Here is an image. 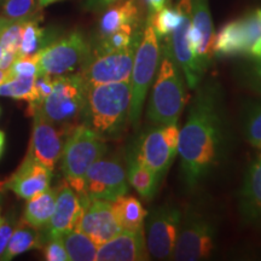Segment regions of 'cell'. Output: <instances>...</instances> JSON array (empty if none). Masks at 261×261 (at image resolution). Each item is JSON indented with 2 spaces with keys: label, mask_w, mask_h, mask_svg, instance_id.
Returning <instances> with one entry per match:
<instances>
[{
  "label": "cell",
  "mask_w": 261,
  "mask_h": 261,
  "mask_svg": "<svg viewBox=\"0 0 261 261\" xmlns=\"http://www.w3.org/2000/svg\"><path fill=\"white\" fill-rule=\"evenodd\" d=\"M197 87L178 142L181 173L189 188H195L213 171L224 146L220 91L214 83Z\"/></svg>",
  "instance_id": "6da1fadb"
},
{
  "label": "cell",
  "mask_w": 261,
  "mask_h": 261,
  "mask_svg": "<svg viewBox=\"0 0 261 261\" xmlns=\"http://www.w3.org/2000/svg\"><path fill=\"white\" fill-rule=\"evenodd\" d=\"M130 84H100L87 86L84 125L103 138L121 136L129 121Z\"/></svg>",
  "instance_id": "7a4b0ae2"
},
{
  "label": "cell",
  "mask_w": 261,
  "mask_h": 261,
  "mask_svg": "<svg viewBox=\"0 0 261 261\" xmlns=\"http://www.w3.org/2000/svg\"><path fill=\"white\" fill-rule=\"evenodd\" d=\"M169 37L162 45L160 69L149 98L146 119L152 125L178 123L188 100L184 75L173 57Z\"/></svg>",
  "instance_id": "3957f363"
},
{
  "label": "cell",
  "mask_w": 261,
  "mask_h": 261,
  "mask_svg": "<svg viewBox=\"0 0 261 261\" xmlns=\"http://www.w3.org/2000/svg\"><path fill=\"white\" fill-rule=\"evenodd\" d=\"M106 138L86 125H79L65 139L62 150V173L65 182L79 196H85V178L89 168L107 154Z\"/></svg>",
  "instance_id": "277c9868"
},
{
  "label": "cell",
  "mask_w": 261,
  "mask_h": 261,
  "mask_svg": "<svg viewBox=\"0 0 261 261\" xmlns=\"http://www.w3.org/2000/svg\"><path fill=\"white\" fill-rule=\"evenodd\" d=\"M160 61H161V46H160L159 38L151 24V19L148 15L145 27L143 29L138 47L136 50L129 79V122L136 129L139 126L146 94H148L150 86L154 83L156 74H158Z\"/></svg>",
  "instance_id": "5b68a950"
},
{
  "label": "cell",
  "mask_w": 261,
  "mask_h": 261,
  "mask_svg": "<svg viewBox=\"0 0 261 261\" xmlns=\"http://www.w3.org/2000/svg\"><path fill=\"white\" fill-rule=\"evenodd\" d=\"M86 93L87 85L81 74L55 76L51 93L45 98L38 110L56 126L69 125L83 115Z\"/></svg>",
  "instance_id": "8992f818"
},
{
  "label": "cell",
  "mask_w": 261,
  "mask_h": 261,
  "mask_svg": "<svg viewBox=\"0 0 261 261\" xmlns=\"http://www.w3.org/2000/svg\"><path fill=\"white\" fill-rule=\"evenodd\" d=\"M179 130L178 123L154 125L140 136L130 154L151 169L161 180L178 154Z\"/></svg>",
  "instance_id": "52a82bcc"
},
{
  "label": "cell",
  "mask_w": 261,
  "mask_h": 261,
  "mask_svg": "<svg viewBox=\"0 0 261 261\" xmlns=\"http://www.w3.org/2000/svg\"><path fill=\"white\" fill-rule=\"evenodd\" d=\"M38 74L60 76L74 73L90 55V45L80 32L44 46L37 54Z\"/></svg>",
  "instance_id": "ba28073f"
},
{
  "label": "cell",
  "mask_w": 261,
  "mask_h": 261,
  "mask_svg": "<svg viewBox=\"0 0 261 261\" xmlns=\"http://www.w3.org/2000/svg\"><path fill=\"white\" fill-rule=\"evenodd\" d=\"M214 221L200 212L182 217L178 240L171 260L196 261L207 259L215 248Z\"/></svg>",
  "instance_id": "9c48e42d"
},
{
  "label": "cell",
  "mask_w": 261,
  "mask_h": 261,
  "mask_svg": "<svg viewBox=\"0 0 261 261\" xmlns=\"http://www.w3.org/2000/svg\"><path fill=\"white\" fill-rule=\"evenodd\" d=\"M139 41L140 39L123 50H96L89 55L80 73L87 86L129 81Z\"/></svg>",
  "instance_id": "30bf717a"
},
{
  "label": "cell",
  "mask_w": 261,
  "mask_h": 261,
  "mask_svg": "<svg viewBox=\"0 0 261 261\" xmlns=\"http://www.w3.org/2000/svg\"><path fill=\"white\" fill-rule=\"evenodd\" d=\"M181 219V211L171 203L161 204L150 212L145 237L150 256L156 260L171 259L178 240Z\"/></svg>",
  "instance_id": "8fae6325"
},
{
  "label": "cell",
  "mask_w": 261,
  "mask_h": 261,
  "mask_svg": "<svg viewBox=\"0 0 261 261\" xmlns=\"http://www.w3.org/2000/svg\"><path fill=\"white\" fill-rule=\"evenodd\" d=\"M128 192L127 173L119 159H99L89 168L85 178V196L113 202Z\"/></svg>",
  "instance_id": "7c38bea8"
},
{
  "label": "cell",
  "mask_w": 261,
  "mask_h": 261,
  "mask_svg": "<svg viewBox=\"0 0 261 261\" xmlns=\"http://www.w3.org/2000/svg\"><path fill=\"white\" fill-rule=\"evenodd\" d=\"M177 9L180 14V22L169 37L173 57L187 79L188 86L196 89L203 79L204 71L201 69L189 44V31L192 23L191 0H178Z\"/></svg>",
  "instance_id": "4fadbf2b"
},
{
  "label": "cell",
  "mask_w": 261,
  "mask_h": 261,
  "mask_svg": "<svg viewBox=\"0 0 261 261\" xmlns=\"http://www.w3.org/2000/svg\"><path fill=\"white\" fill-rule=\"evenodd\" d=\"M80 197L84 211L76 228L86 233L94 243L100 246L123 231L114 214L112 202L93 200L87 196Z\"/></svg>",
  "instance_id": "5bb4252c"
},
{
  "label": "cell",
  "mask_w": 261,
  "mask_h": 261,
  "mask_svg": "<svg viewBox=\"0 0 261 261\" xmlns=\"http://www.w3.org/2000/svg\"><path fill=\"white\" fill-rule=\"evenodd\" d=\"M192 23L189 31V44L201 69L210 67L214 56L215 32L208 0H191Z\"/></svg>",
  "instance_id": "9a60e30c"
},
{
  "label": "cell",
  "mask_w": 261,
  "mask_h": 261,
  "mask_svg": "<svg viewBox=\"0 0 261 261\" xmlns=\"http://www.w3.org/2000/svg\"><path fill=\"white\" fill-rule=\"evenodd\" d=\"M33 116L34 120L28 155L54 172L57 162L61 160L64 145L63 138L56 125L48 121L40 110H35Z\"/></svg>",
  "instance_id": "2e32d148"
},
{
  "label": "cell",
  "mask_w": 261,
  "mask_h": 261,
  "mask_svg": "<svg viewBox=\"0 0 261 261\" xmlns=\"http://www.w3.org/2000/svg\"><path fill=\"white\" fill-rule=\"evenodd\" d=\"M51 180V169L27 154L15 174L6 181V188L18 197L29 200L50 188Z\"/></svg>",
  "instance_id": "e0dca14e"
},
{
  "label": "cell",
  "mask_w": 261,
  "mask_h": 261,
  "mask_svg": "<svg viewBox=\"0 0 261 261\" xmlns=\"http://www.w3.org/2000/svg\"><path fill=\"white\" fill-rule=\"evenodd\" d=\"M149 259L144 230L121 231L98 246L97 261H145Z\"/></svg>",
  "instance_id": "ac0fdd59"
},
{
  "label": "cell",
  "mask_w": 261,
  "mask_h": 261,
  "mask_svg": "<svg viewBox=\"0 0 261 261\" xmlns=\"http://www.w3.org/2000/svg\"><path fill=\"white\" fill-rule=\"evenodd\" d=\"M84 211L83 200L67 182H63L57 192L55 212L48 221L50 238L62 237L76 228Z\"/></svg>",
  "instance_id": "d6986e66"
},
{
  "label": "cell",
  "mask_w": 261,
  "mask_h": 261,
  "mask_svg": "<svg viewBox=\"0 0 261 261\" xmlns=\"http://www.w3.org/2000/svg\"><path fill=\"white\" fill-rule=\"evenodd\" d=\"M99 19L98 35L100 39L107 38L119 29L128 25L138 24L139 4L138 0H122L106 10Z\"/></svg>",
  "instance_id": "ffe728a7"
},
{
  "label": "cell",
  "mask_w": 261,
  "mask_h": 261,
  "mask_svg": "<svg viewBox=\"0 0 261 261\" xmlns=\"http://www.w3.org/2000/svg\"><path fill=\"white\" fill-rule=\"evenodd\" d=\"M57 192L58 188H48L27 200L23 213V223L35 228L46 226L56 207Z\"/></svg>",
  "instance_id": "44dd1931"
},
{
  "label": "cell",
  "mask_w": 261,
  "mask_h": 261,
  "mask_svg": "<svg viewBox=\"0 0 261 261\" xmlns=\"http://www.w3.org/2000/svg\"><path fill=\"white\" fill-rule=\"evenodd\" d=\"M112 207L120 226L123 231L144 230L148 212L135 196H121L112 202Z\"/></svg>",
  "instance_id": "7402d4cb"
},
{
  "label": "cell",
  "mask_w": 261,
  "mask_h": 261,
  "mask_svg": "<svg viewBox=\"0 0 261 261\" xmlns=\"http://www.w3.org/2000/svg\"><path fill=\"white\" fill-rule=\"evenodd\" d=\"M242 208L247 218L261 221V158L247 172L242 189Z\"/></svg>",
  "instance_id": "603a6c76"
},
{
  "label": "cell",
  "mask_w": 261,
  "mask_h": 261,
  "mask_svg": "<svg viewBox=\"0 0 261 261\" xmlns=\"http://www.w3.org/2000/svg\"><path fill=\"white\" fill-rule=\"evenodd\" d=\"M127 180L128 184L140 195L145 201H151L158 191L160 179L151 169L128 155V169H127Z\"/></svg>",
  "instance_id": "cb8c5ba5"
},
{
  "label": "cell",
  "mask_w": 261,
  "mask_h": 261,
  "mask_svg": "<svg viewBox=\"0 0 261 261\" xmlns=\"http://www.w3.org/2000/svg\"><path fill=\"white\" fill-rule=\"evenodd\" d=\"M61 238L70 261H96L98 244L83 231L74 228Z\"/></svg>",
  "instance_id": "d4e9b609"
},
{
  "label": "cell",
  "mask_w": 261,
  "mask_h": 261,
  "mask_svg": "<svg viewBox=\"0 0 261 261\" xmlns=\"http://www.w3.org/2000/svg\"><path fill=\"white\" fill-rule=\"evenodd\" d=\"M40 237L37 232V228L24 223L21 227L14 230L8 246H6V249L0 259L4 261L12 260L19 254H23L32 249H37V248H40Z\"/></svg>",
  "instance_id": "484cf974"
},
{
  "label": "cell",
  "mask_w": 261,
  "mask_h": 261,
  "mask_svg": "<svg viewBox=\"0 0 261 261\" xmlns=\"http://www.w3.org/2000/svg\"><path fill=\"white\" fill-rule=\"evenodd\" d=\"M37 76L38 75H35V76H31V75L11 76L9 74L4 83L0 85V96L25 100L29 104V110L32 112L35 103L34 84Z\"/></svg>",
  "instance_id": "4316f807"
},
{
  "label": "cell",
  "mask_w": 261,
  "mask_h": 261,
  "mask_svg": "<svg viewBox=\"0 0 261 261\" xmlns=\"http://www.w3.org/2000/svg\"><path fill=\"white\" fill-rule=\"evenodd\" d=\"M241 40H242L244 55H249L254 45L261 39V9H256L243 17L234 19Z\"/></svg>",
  "instance_id": "83f0119b"
},
{
  "label": "cell",
  "mask_w": 261,
  "mask_h": 261,
  "mask_svg": "<svg viewBox=\"0 0 261 261\" xmlns=\"http://www.w3.org/2000/svg\"><path fill=\"white\" fill-rule=\"evenodd\" d=\"M45 40V31L38 22L27 19L22 28L21 44L18 48V56H31L40 51Z\"/></svg>",
  "instance_id": "f1b7e54d"
},
{
  "label": "cell",
  "mask_w": 261,
  "mask_h": 261,
  "mask_svg": "<svg viewBox=\"0 0 261 261\" xmlns=\"http://www.w3.org/2000/svg\"><path fill=\"white\" fill-rule=\"evenodd\" d=\"M151 24L154 27V31L160 39H165L166 37L172 35L174 29L178 27L180 22V14H179L177 8H171L166 6L155 14H149Z\"/></svg>",
  "instance_id": "f546056e"
},
{
  "label": "cell",
  "mask_w": 261,
  "mask_h": 261,
  "mask_svg": "<svg viewBox=\"0 0 261 261\" xmlns=\"http://www.w3.org/2000/svg\"><path fill=\"white\" fill-rule=\"evenodd\" d=\"M243 132L248 143L261 149V102L252 104L246 112Z\"/></svg>",
  "instance_id": "4dcf8cb0"
},
{
  "label": "cell",
  "mask_w": 261,
  "mask_h": 261,
  "mask_svg": "<svg viewBox=\"0 0 261 261\" xmlns=\"http://www.w3.org/2000/svg\"><path fill=\"white\" fill-rule=\"evenodd\" d=\"M24 21H10L0 33V46L3 51L14 52L18 55L19 44H21L22 28Z\"/></svg>",
  "instance_id": "1f68e13d"
},
{
  "label": "cell",
  "mask_w": 261,
  "mask_h": 261,
  "mask_svg": "<svg viewBox=\"0 0 261 261\" xmlns=\"http://www.w3.org/2000/svg\"><path fill=\"white\" fill-rule=\"evenodd\" d=\"M35 9V0H6L4 16L11 21H27Z\"/></svg>",
  "instance_id": "d6a6232c"
},
{
  "label": "cell",
  "mask_w": 261,
  "mask_h": 261,
  "mask_svg": "<svg viewBox=\"0 0 261 261\" xmlns=\"http://www.w3.org/2000/svg\"><path fill=\"white\" fill-rule=\"evenodd\" d=\"M52 87H54V77L50 75H39L35 79L34 84V92H35V103L33 107L32 114H34L35 110L41 106V103L44 102L45 98L51 93Z\"/></svg>",
  "instance_id": "836d02e7"
},
{
  "label": "cell",
  "mask_w": 261,
  "mask_h": 261,
  "mask_svg": "<svg viewBox=\"0 0 261 261\" xmlns=\"http://www.w3.org/2000/svg\"><path fill=\"white\" fill-rule=\"evenodd\" d=\"M44 256L47 261H69L67 250L61 237L51 238L44 248Z\"/></svg>",
  "instance_id": "e575fe53"
},
{
  "label": "cell",
  "mask_w": 261,
  "mask_h": 261,
  "mask_svg": "<svg viewBox=\"0 0 261 261\" xmlns=\"http://www.w3.org/2000/svg\"><path fill=\"white\" fill-rule=\"evenodd\" d=\"M122 2V0H85L84 8L87 10V11H103L109 6H112L116 3Z\"/></svg>",
  "instance_id": "d590c367"
},
{
  "label": "cell",
  "mask_w": 261,
  "mask_h": 261,
  "mask_svg": "<svg viewBox=\"0 0 261 261\" xmlns=\"http://www.w3.org/2000/svg\"><path fill=\"white\" fill-rule=\"evenodd\" d=\"M12 232H14L12 225L6 223L5 220L3 221V224L0 225V257H2L3 253H4V250L6 249V246H8Z\"/></svg>",
  "instance_id": "8d00e7d4"
},
{
  "label": "cell",
  "mask_w": 261,
  "mask_h": 261,
  "mask_svg": "<svg viewBox=\"0 0 261 261\" xmlns=\"http://www.w3.org/2000/svg\"><path fill=\"white\" fill-rule=\"evenodd\" d=\"M17 57H18V55L14 54V52L3 51L2 57H0V69L4 70V71H8Z\"/></svg>",
  "instance_id": "74e56055"
},
{
  "label": "cell",
  "mask_w": 261,
  "mask_h": 261,
  "mask_svg": "<svg viewBox=\"0 0 261 261\" xmlns=\"http://www.w3.org/2000/svg\"><path fill=\"white\" fill-rule=\"evenodd\" d=\"M169 0H144L145 5L148 6L149 14H155L168 5Z\"/></svg>",
  "instance_id": "f35d334b"
},
{
  "label": "cell",
  "mask_w": 261,
  "mask_h": 261,
  "mask_svg": "<svg viewBox=\"0 0 261 261\" xmlns=\"http://www.w3.org/2000/svg\"><path fill=\"white\" fill-rule=\"evenodd\" d=\"M249 56H252L254 58L261 57V39L252 47V50L249 52Z\"/></svg>",
  "instance_id": "ab89813d"
},
{
  "label": "cell",
  "mask_w": 261,
  "mask_h": 261,
  "mask_svg": "<svg viewBox=\"0 0 261 261\" xmlns=\"http://www.w3.org/2000/svg\"><path fill=\"white\" fill-rule=\"evenodd\" d=\"M255 75L257 77V81H259L261 85V57L255 58Z\"/></svg>",
  "instance_id": "60d3db41"
},
{
  "label": "cell",
  "mask_w": 261,
  "mask_h": 261,
  "mask_svg": "<svg viewBox=\"0 0 261 261\" xmlns=\"http://www.w3.org/2000/svg\"><path fill=\"white\" fill-rule=\"evenodd\" d=\"M57 2H61V0H38L39 6H40V8H46V6L54 4V3H57Z\"/></svg>",
  "instance_id": "b9f144b4"
},
{
  "label": "cell",
  "mask_w": 261,
  "mask_h": 261,
  "mask_svg": "<svg viewBox=\"0 0 261 261\" xmlns=\"http://www.w3.org/2000/svg\"><path fill=\"white\" fill-rule=\"evenodd\" d=\"M4 144H5V135L3 133V130H0V158H2L3 150H4Z\"/></svg>",
  "instance_id": "7bdbcfd3"
},
{
  "label": "cell",
  "mask_w": 261,
  "mask_h": 261,
  "mask_svg": "<svg viewBox=\"0 0 261 261\" xmlns=\"http://www.w3.org/2000/svg\"><path fill=\"white\" fill-rule=\"evenodd\" d=\"M8 75H9L8 71H4V70L0 69V85H2V84L4 83V81L6 80V77H8Z\"/></svg>",
  "instance_id": "ee69618b"
},
{
  "label": "cell",
  "mask_w": 261,
  "mask_h": 261,
  "mask_svg": "<svg viewBox=\"0 0 261 261\" xmlns=\"http://www.w3.org/2000/svg\"><path fill=\"white\" fill-rule=\"evenodd\" d=\"M4 220H5V219H4V218H3V217H2V215H0V225H2V224H3V221H4Z\"/></svg>",
  "instance_id": "f6af8a7d"
},
{
  "label": "cell",
  "mask_w": 261,
  "mask_h": 261,
  "mask_svg": "<svg viewBox=\"0 0 261 261\" xmlns=\"http://www.w3.org/2000/svg\"><path fill=\"white\" fill-rule=\"evenodd\" d=\"M2 54H3V48L0 46V57H2Z\"/></svg>",
  "instance_id": "bcb514c9"
},
{
  "label": "cell",
  "mask_w": 261,
  "mask_h": 261,
  "mask_svg": "<svg viewBox=\"0 0 261 261\" xmlns=\"http://www.w3.org/2000/svg\"><path fill=\"white\" fill-rule=\"evenodd\" d=\"M260 158H261V156H260Z\"/></svg>",
  "instance_id": "7dc6e473"
},
{
  "label": "cell",
  "mask_w": 261,
  "mask_h": 261,
  "mask_svg": "<svg viewBox=\"0 0 261 261\" xmlns=\"http://www.w3.org/2000/svg\"><path fill=\"white\" fill-rule=\"evenodd\" d=\"M0 201H2V200H0Z\"/></svg>",
  "instance_id": "c3c4849f"
}]
</instances>
